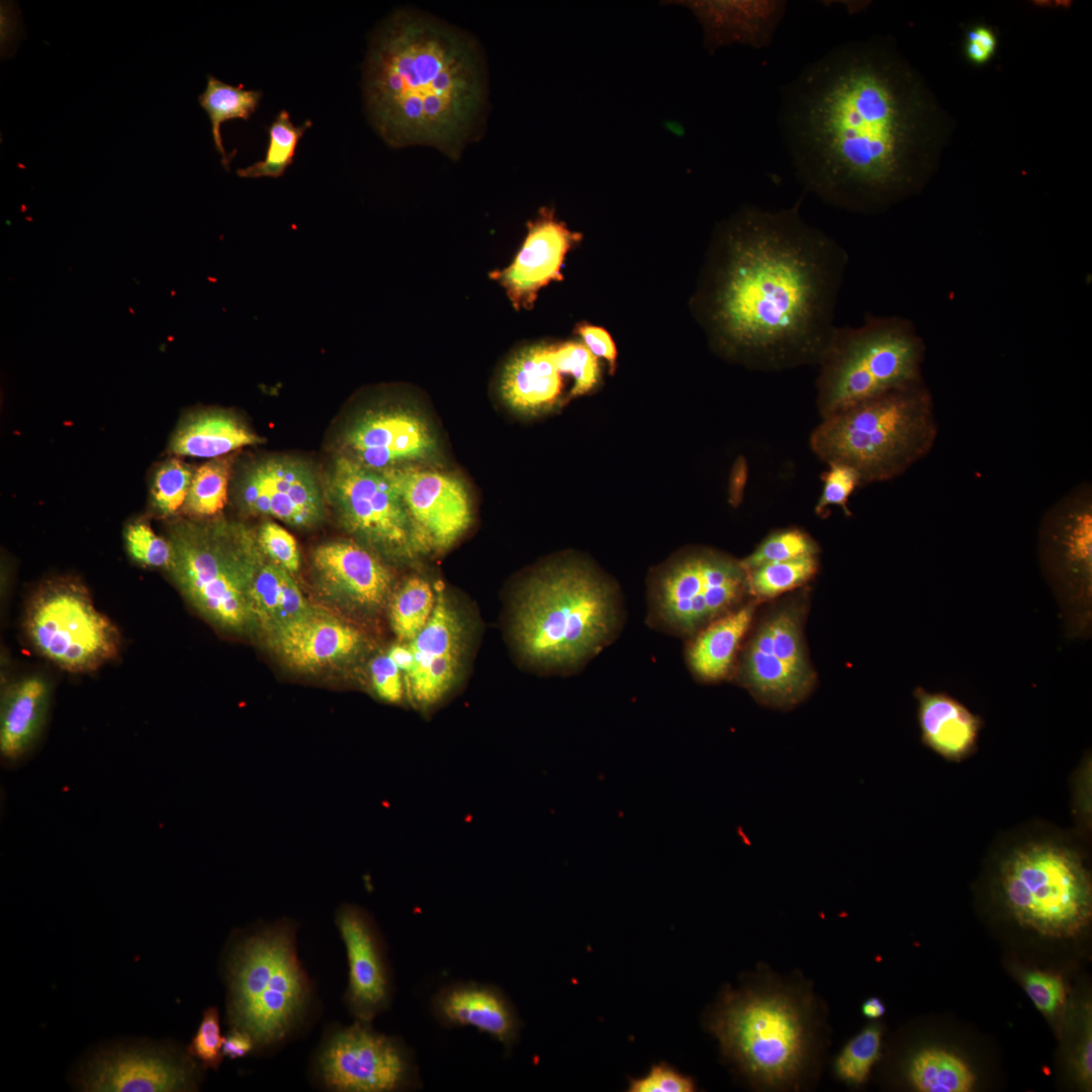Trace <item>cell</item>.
<instances>
[{
    "label": "cell",
    "instance_id": "6da1fadb",
    "mask_svg": "<svg viewBox=\"0 0 1092 1092\" xmlns=\"http://www.w3.org/2000/svg\"><path fill=\"white\" fill-rule=\"evenodd\" d=\"M778 126L803 188L861 213L916 191L941 142L932 94L882 38L837 46L805 66L781 89Z\"/></svg>",
    "mask_w": 1092,
    "mask_h": 1092
},
{
    "label": "cell",
    "instance_id": "7a4b0ae2",
    "mask_svg": "<svg viewBox=\"0 0 1092 1092\" xmlns=\"http://www.w3.org/2000/svg\"><path fill=\"white\" fill-rule=\"evenodd\" d=\"M848 256L797 206L742 207L717 229L694 306L713 346L761 369L818 362Z\"/></svg>",
    "mask_w": 1092,
    "mask_h": 1092
},
{
    "label": "cell",
    "instance_id": "3957f363",
    "mask_svg": "<svg viewBox=\"0 0 1092 1092\" xmlns=\"http://www.w3.org/2000/svg\"><path fill=\"white\" fill-rule=\"evenodd\" d=\"M485 71L467 33L426 12L397 10L375 30L365 60L371 122L391 147L428 145L457 158L483 117Z\"/></svg>",
    "mask_w": 1092,
    "mask_h": 1092
},
{
    "label": "cell",
    "instance_id": "277c9868",
    "mask_svg": "<svg viewBox=\"0 0 1092 1092\" xmlns=\"http://www.w3.org/2000/svg\"><path fill=\"white\" fill-rule=\"evenodd\" d=\"M624 618L615 580L590 560L565 557L524 579L512 606L511 634L531 666L573 671L618 637Z\"/></svg>",
    "mask_w": 1092,
    "mask_h": 1092
},
{
    "label": "cell",
    "instance_id": "5b68a950",
    "mask_svg": "<svg viewBox=\"0 0 1092 1092\" xmlns=\"http://www.w3.org/2000/svg\"><path fill=\"white\" fill-rule=\"evenodd\" d=\"M813 994L765 979L723 992L708 1019L723 1056L754 1086L798 1088L819 1053Z\"/></svg>",
    "mask_w": 1092,
    "mask_h": 1092
},
{
    "label": "cell",
    "instance_id": "8992f818",
    "mask_svg": "<svg viewBox=\"0 0 1092 1092\" xmlns=\"http://www.w3.org/2000/svg\"><path fill=\"white\" fill-rule=\"evenodd\" d=\"M937 434L933 398L920 378L824 418L810 445L827 464H844L870 484L905 473L929 454Z\"/></svg>",
    "mask_w": 1092,
    "mask_h": 1092
},
{
    "label": "cell",
    "instance_id": "52a82bcc",
    "mask_svg": "<svg viewBox=\"0 0 1092 1092\" xmlns=\"http://www.w3.org/2000/svg\"><path fill=\"white\" fill-rule=\"evenodd\" d=\"M166 537L173 550L166 573L206 622L230 634L255 624L250 586L264 558L257 534L218 518L172 522Z\"/></svg>",
    "mask_w": 1092,
    "mask_h": 1092
},
{
    "label": "cell",
    "instance_id": "ba28073f",
    "mask_svg": "<svg viewBox=\"0 0 1092 1092\" xmlns=\"http://www.w3.org/2000/svg\"><path fill=\"white\" fill-rule=\"evenodd\" d=\"M924 355L913 325L899 316H868L858 327H835L818 360L821 416L922 378Z\"/></svg>",
    "mask_w": 1092,
    "mask_h": 1092
},
{
    "label": "cell",
    "instance_id": "9c48e42d",
    "mask_svg": "<svg viewBox=\"0 0 1092 1092\" xmlns=\"http://www.w3.org/2000/svg\"><path fill=\"white\" fill-rule=\"evenodd\" d=\"M229 983L232 1028L249 1033L259 1048L286 1037L310 1001V984L288 926L245 938L231 957Z\"/></svg>",
    "mask_w": 1092,
    "mask_h": 1092
},
{
    "label": "cell",
    "instance_id": "30bf717a",
    "mask_svg": "<svg viewBox=\"0 0 1092 1092\" xmlns=\"http://www.w3.org/2000/svg\"><path fill=\"white\" fill-rule=\"evenodd\" d=\"M1000 886L1013 918L1041 935L1073 937L1090 922V874L1063 844L1030 841L1016 847L1002 862Z\"/></svg>",
    "mask_w": 1092,
    "mask_h": 1092
},
{
    "label": "cell",
    "instance_id": "8fae6325",
    "mask_svg": "<svg viewBox=\"0 0 1092 1092\" xmlns=\"http://www.w3.org/2000/svg\"><path fill=\"white\" fill-rule=\"evenodd\" d=\"M647 624L693 637L739 608L747 589L740 561L704 547L681 549L655 566L647 578Z\"/></svg>",
    "mask_w": 1092,
    "mask_h": 1092
},
{
    "label": "cell",
    "instance_id": "7c38bea8",
    "mask_svg": "<svg viewBox=\"0 0 1092 1092\" xmlns=\"http://www.w3.org/2000/svg\"><path fill=\"white\" fill-rule=\"evenodd\" d=\"M22 629L33 650L71 673L96 671L120 651L117 626L95 607L89 589L73 575L44 579L30 594Z\"/></svg>",
    "mask_w": 1092,
    "mask_h": 1092
},
{
    "label": "cell",
    "instance_id": "4fadbf2b",
    "mask_svg": "<svg viewBox=\"0 0 1092 1092\" xmlns=\"http://www.w3.org/2000/svg\"><path fill=\"white\" fill-rule=\"evenodd\" d=\"M1040 568L1060 605L1067 632L1090 636L1092 599V487L1082 482L1042 516Z\"/></svg>",
    "mask_w": 1092,
    "mask_h": 1092
},
{
    "label": "cell",
    "instance_id": "5bb4252c",
    "mask_svg": "<svg viewBox=\"0 0 1092 1092\" xmlns=\"http://www.w3.org/2000/svg\"><path fill=\"white\" fill-rule=\"evenodd\" d=\"M328 495L344 528L385 554L412 557L425 545L396 490L381 471L338 457Z\"/></svg>",
    "mask_w": 1092,
    "mask_h": 1092
},
{
    "label": "cell",
    "instance_id": "9a60e30c",
    "mask_svg": "<svg viewBox=\"0 0 1092 1092\" xmlns=\"http://www.w3.org/2000/svg\"><path fill=\"white\" fill-rule=\"evenodd\" d=\"M316 1068L323 1084L338 1092H391L418 1081L410 1051L369 1022L333 1031L320 1050Z\"/></svg>",
    "mask_w": 1092,
    "mask_h": 1092
},
{
    "label": "cell",
    "instance_id": "2e32d148",
    "mask_svg": "<svg viewBox=\"0 0 1092 1092\" xmlns=\"http://www.w3.org/2000/svg\"><path fill=\"white\" fill-rule=\"evenodd\" d=\"M801 614L794 606L768 616L758 626L741 661V679L771 706L789 707L811 691L815 677L803 645Z\"/></svg>",
    "mask_w": 1092,
    "mask_h": 1092
},
{
    "label": "cell",
    "instance_id": "e0dca14e",
    "mask_svg": "<svg viewBox=\"0 0 1092 1092\" xmlns=\"http://www.w3.org/2000/svg\"><path fill=\"white\" fill-rule=\"evenodd\" d=\"M83 1091H189L197 1070L190 1056L152 1044L100 1050L79 1072Z\"/></svg>",
    "mask_w": 1092,
    "mask_h": 1092
},
{
    "label": "cell",
    "instance_id": "ac0fdd59",
    "mask_svg": "<svg viewBox=\"0 0 1092 1092\" xmlns=\"http://www.w3.org/2000/svg\"><path fill=\"white\" fill-rule=\"evenodd\" d=\"M241 506L248 512L309 528L325 517L322 488L311 467L290 457H271L247 468L238 484Z\"/></svg>",
    "mask_w": 1092,
    "mask_h": 1092
},
{
    "label": "cell",
    "instance_id": "d6986e66",
    "mask_svg": "<svg viewBox=\"0 0 1092 1092\" xmlns=\"http://www.w3.org/2000/svg\"><path fill=\"white\" fill-rule=\"evenodd\" d=\"M381 472L400 496L426 548L448 549L469 527L470 500L458 478L408 465Z\"/></svg>",
    "mask_w": 1092,
    "mask_h": 1092
},
{
    "label": "cell",
    "instance_id": "ffe728a7",
    "mask_svg": "<svg viewBox=\"0 0 1092 1092\" xmlns=\"http://www.w3.org/2000/svg\"><path fill=\"white\" fill-rule=\"evenodd\" d=\"M581 239L580 233L556 217L554 208L541 207L528 221L526 238L513 262L491 271L489 277L505 289L516 310H530L542 287L563 279L565 256Z\"/></svg>",
    "mask_w": 1092,
    "mask_h": 1092
},
{
    "label": "cell",
    "instance_id": "44dd1931",
    "mask_svg": "<svg viewBox=\"0 0 1092 1092\" xmlns=\"http://www.w3.org/2000/svg\"><path fill=\"white\" fill-rule=\"evenodd\" d=\"M462 631L458 615L438 589L430 620L408 642L414 661L406 674L407 690L418 709H432L452 689L460 667Z\"/></svg>",
    "mask_w": 1092,
    "mask_h": 1092
},
{
    "label": "cell",
    "instance_id": "7402d4cb",
    "mask_svg": "<svg viewBox=\"0 0 1092 1092\" xmlns=\"http://www.w3.org/2000/svg\"><path fill=\"white\" fill-rule=\"evenodd\" d=\"M345 456L361 465L382 471L427 457L433 437L416 414L405 410L370 411L346 432Z\"/></svg>",
    "mask_w": 1092,
    "mask_h": 1092
},
{
    "label": "cell",
    "instance_id": "603a6c76",
    "mask_svg": "<svg viewBox=\"0 0 1092 1092\" xmlns=\"http://www.w3.org/2000/svg\"><path fill=\"white\" fill-rule=\"evenodd\" d=\"M312 566L322 592L344 608L376 611L390 593L389 570L355 542L333 541L317 546L312 554Z\"/></svg>",
    "mask_w": 1092,
    "mask_h": 1092
},
{
    "label": "cell",
    "instance_id": "cb8c5ba5",
    "mask_svg": "<svg viewBox=\"0 0 1092 1092\" xmlns=\"http://www.w3.org/2000/svg\"><path fill=\"white\" fill-rule=\"evenodd\" d=\"M566 383L573 390L559 342H538L519 348L509 357L498 386L510 408L521 415L536 416L570 400Z\"/></svg>",
    "mask_w": 1092,
    "mask_h": 1092
},
{
    "label": "cell",
    "instance_id": "d4e9b609",
    "mask_svg": "<svg viewBox=\"0 0 1092 1092\" xmlns=\"http://www.w3.org/2000/svg\"><path fill=\"white\" fill-rule=\"evenodd\" d=\"M336 923L348 957L346 1002L357 1020L370 1022L388 1006L391 996L380 937L367 914L353 906L342 908Z\"/></svg>",
    "mask_w": 1092,
    "mask_h": 1092
},
{
    "label": "cell",
    "instance_id": "484cf974",
    "mask_svg": "<svg viewBox=\"0 0 1092 1092\" xmlns=\"http://www.w3.org/2000/svg\"><path fill=\"white\" fill-rule=\"evenodd\" d=\"M435 1018L445 1027L471 1026L510 1050L520 1031L512 1002L497 987L461 982L442 988L432 999Z\"/></svg>",
    "mask_w": 1092,
    "mask_h": 1092
},
{
    "label": "cell",
    "instance_id": "4316f807",
    "mask_svg": "<svg viewBox=\"0 0 1092 1092\" xmlns=\"http://www.w3.org/2000/svg\"><path fill=\"white\" fill-rule=\"evenodd\" d=\"M270 637L282 659L299 670H314L343 661L355 655L363 643L357 629L314 611Z\"/></svg>",
    "mask_w": 1092,
    "mask_h": 1092
},
{
    "label": "cell",
    "instance_id": "83f0119b",
    "mask_svg": "<svg viewBox=\"0 0 1092 1092\" xmlns=\"http://www.w3.org/2000/svg\"><path fill=\"white\" fill-rule=\"evenodd\" d=\"M917 717L922 742L942 757L960 761L977 748L982 719L944 692L917 687Z\"/></svg>",
    "mask_w": 1092,
    "mask_h": 1092
},
{
    "label": "cell",
    "instance_id": "f1b7e54d",
    "mask_svg": "<svg viewBox=\"0 0 1092 1092\" xmlns=\"http://www.w3.org/2000/svg\"><path fill=\"white\" fill-rule=\"evenodd\" d=\"M50 681L29 674L7 685L1 696L0 750L15 761L35 745L43 729L51 701Z\"/></svg>",
    "mask_w": 1092,
    "mask_h": 1092
},
{
    "label": "cell",
    "instance_id": "f546056e",
    "mask_svg": "<svg viewBox=\"0 0 1092 1092\" xmlns=\"http://www.w3.org/2000/svg\"><path fill=\"white\" fill-rule=\"evenodd\" d=\"M693 6L713 49L731 41L756 49L769 46L787 8L784 1H707Z\"/></svg>",
    "mask_w": 1092,
    "mask_h": 1092
},
{
    "label": "cell",
    "instance_id": "4dcf8cb0",
    "mask_svg": "<svg viewBox=\"0 0 1092 1092\" xmlns=\"http://www.w3.org/2000/svg\"><path fill=\"white\" fill-rule=\"evenodd\" d=\"M263 442V438L232 413L205 410L189 416L179 425L169 448L175 455L213 459Z\"/></svg>",
    "mask_w": 1092,
    "mask_h": 1092
},
{
    "label": "cell",
    "instance_id": "1f68e13d",
    "mask_svg": "<svg viewBox=\"0 0 1092 1092\" xmlns=\"http://www.w3.org/2000/svg\"><path fill=\"white\" fill-rule=\"evenodd\" d=\"M753 612L752 604L739 607L693 636L687 658L698 678L718 681L728 675L740 642L750 627Z\"/></svg>",
    "mask_w": 1092,
    "mask_h": 1092
},
{
    "label": "cell",
    "instance_id": "d6a6232c",
    "mask_svg": "<svg viewBox=\"0 0 1092 1092\" xmlns=\"http://www.w3.org/2000/svg\"><path fill=\"white\" fill-rule=\"evenodd\" d=\"M255 624L270 634L313 611L290 572L265 555L250 586Z\"/></svg>",
    "mask_w": 1092,
    "mask_h": 1092
},
{
    "label": "cell",
    "instance_id": "836d02e7",
    "mask_svg": "<svg viewBox=\"0 0 1092 1092\" xmlns=\"http://www.w3.org/2000/svg\"><path fill=\"white\" fill-rule=\"evenodd\" d=\"M908 1079L921 1092H969L976 1078L956 1055L939 1049L918 1052L908 1065Z\"/></svg>",
    "mask_w": 1092,
    "mask_h": 1092
},
{
    "label": "cell",
    "instance_id": "e575fe53",
    "mask_svg": "<svg viewBox=\"0 0 1092 1092\" xmlns=\"http://www.w3.org/2000/svg\"><path fill=\"white\" fill-rule=\"evenodd\" d=\"M261 98L262 92L259 90H246L242 85L234 86L211 75L207 77L205 90L198 96V102L210 119L213 144L226 170L230 157L223 147L220 125L231 119L248 120L257 110Z\"/></svg>",
    "mask_w": 1092,
    "mask_h": 1092
},
{
    "label": "cell",
    "instance_id": "d590c367",
    "mask_svg": "<svg viewBox=\"0 0 1092 1092\" xmlns=\"http://www.w3.org/2000/svg\"><path fill=\"white\" fill-rule=\"evenodd\" d=\"M435 603L436 593L426 579H406L390 604V624L396 637L400 641L414 640L430 620Z\"/></svg>",
    "mask_w": 1092,
    "mask_h": 1092
},
{
    "label": "cell",
    "instance_id": "8d00e7d4",
    "mask_svg": "<svg viewBox=\"0 0 1092 1092\" xmlns=\"http://www.w3.org/2000/svg\"><path fill=\"white\" fill-rule=\"evenodd\" d=\"M310 126V120H306L301 125H295L287 110L279 111L267 127L268 147L264 159L246 168L238 169V176L281 177L292 164L299 140Z\"/></svg>",
    "mask_w": 1092,
    "mask_h": 1092
},
{
    "label": "cell",
    "instance_id": "74e56055",
    "mask_svg": "<svg viewBox=\"0 0 1092 1092\" xmlns=\"http://www.w3.org/2000/svg\"><path fill=\"white\" fill-rule=\"evenodd\" d=\"M232 465L233 459L223 456L202 464L193 473L184 512L195 518L217 515L228 500Z\"/></svg>",
    "mask_w": 1092,
    "mask_h": 1092
},
{
    "label": "cell",
    "instance_id": "f35d334b",
    "mask_svg": "<svg viewBox=\"0 0 1092 1092\" xmlns=\"http://www.w3.org/2000/svg\"><path fill=\"white\" fill-rule=\"evenodd\" d=\"M817 567L816 555L763 564L746 571L747 589L759 599L774 598L808 581Z\"/></svg>",
    "mask_w": 1092,
    "mask_h": 1092
},
{
    "label": "cell",
    "instance_id": "ab89813d",
    "mask_svg": "<svg viewBox=\"0 0 1092 1092\" xmlns=\"http://www.w3.org/2000/svg\"><path fill=\"white\" fill-rule=\"evenodd\" d=\"M881 1050V1027L877 1024L864 1027L836 1056L833 1063L836 1077L849 1086L861 1085L879 1060Z\"/></svg>",
    "mask_w": 1092,
    "mask_h": 1092
},
{
    "label": "cell",
    "instance_id": "60d3db41",
    "mask_svg": "<svg viewBox=\"0 0 1092 1092\" xmlns=\"http://www.w3.org/2000/svg\"><path fill=\"white\" fill-rule=\"evenodd\" d=\"M193 473L188 464L175 458L157 467L152 480L151 499L159 516L170 517L183 508Z\"/></svg>",
    "mask_w": 1092,
    "mask_h": 1092
},
{
    "label": "cell",
    "instance_id": "b9f144b4",
    "mask_svg": "<svg viewBox=\"0 0 1092 1092\" xmlns=\"http://www.w3.org/2000/svg\"><path fill=\"white\" fill-rule=\"evenodd\" d=\"M818 547L806 533L790 529L769 535L746 558L740 560L748 571L757 566L816 555Z\"/></svg>",
    "mask_w": 1092,
    "mask_h": 1092
},
{
    "label": "cell",
    "instance_id": "7bdbcfd3",
    "mask_svg": "<svg viewBox=\"0 0 1092 1092\" xmlns=\"http://www.w3.org/2000/svg\"><path fill=\"white\" fill-rule=\"evenodd\" d=\"M123 538L125 550L136 564L165 572L169 568L172 546L166 536L158 535L147 522L136 520L127 524Z\"/></svg>",
    "mask_w": 1092,
    "mask_h": 1092
},
{
    "label": "cell",
    "instance_id": "ee69618b",
    "mask_svg": "<svg viewBox=\"0 0 1092 1092\" xmlns=\"http://www.w3.org/2000/svg\"><path fill=\"white\" fill-rule=\"evenodd\" d=\"M224 1037L220 1035L219 1014L215 1007L203 1012L201 1022L192 1037L187 1054L199 1060L203 1069L217 1070L222 1062Z\"/></svg>",
    "mask_w": 1092,
    "mask_h": 1092
},
{
    "label": "cell",
    "instance_id": "f6af8a7d",
    "mask_svg": "<svg viewBox=\"0 0 1092 1092\" xmlns=\"http://www.w3.org/2000/svg\"><path fill=\"white\" fill-rule=\"evenodd\" d=\"M257 540L264 555L290 573L300 566V553L294 537L280 525L267 521L262 524Z\"/></svg>",
    "mask_w": 1092,
    "mask_h": 1092
},
{
    "label": "cell",
    "instance_id": "bcb514c9",
    "mask_svg": "<svg viewBox=\"0 0 1092 1092\" xmlns=\"http://www.w3.org/2000/svg\"><path fill=\"white\" fill-rule=\"evenodd\" d=\"M828 465L829 469L821 477L823 488L815 511L818 515H822L826 514L829 507L838 506L849 516L847 502L855 487L860 485L858 475L852 468L844 464L831 463Z\"/></svg>",
    "mask_w": 1092,
    "mask_h": 1092
},
{
    "label": "cell",
    "instance_id": "7dc6e473",
    "mask_svg": "<svg viewBox=\"0 0 1092 1092\" xmlns=\"http://www.w3.org/2000/svg\"><path fill=\"white\" fill-rule=\"evenodd\" d=\"M1023 986L1036 1008L1045 1015H1055L1066 1002V988L1057 975L1031 971L1024 975Z\"/></svg>",
    "mask_w": 1092,
    "mask_h": 1092
},
{
    "label": "cell",
    "instance_id": "c3c4849f",
    "mask_svg": "<svg viewBox=\"0 0 1092 1092\" xmlns=\"http://www.w3.org/2000/svg\"><path fill=\"white\" fill-rule=\"evenodd\" d=\"M694 1081L666 1065L654 1066L647 1075L630 1082L631 1092H691Z\"/></svg>",
    "mask_w": 1092,
    "mask_h": 1092
},
{
    "label": "cell",
    "instance_id": "681fc988",
    "mask_svg": "<svg viewBox=\"0 0 1092 1092\" xmlns=\"http://www.w3.org/2000/svg\"><path fill=\"white\" fill-rule=\"evenodd\" d=\"M370 677L378 698L391 704L401 701L403 686L400 670L387 654L373 658L370 663Z\"/></svg>",
    "mask_w": 1092,
    "mask_h": 1092
},
{
    "label": "cell",
    "instance_id": "f907efd6",
    "mask_svg": "<svg viewBox=\"0 0 1092 1092\" xmlns=\"http://www.w3.org/2000/svg\"><path fill=\"white\" fill-rule=\"evenodd\" d=\"M998 37L993 28L977 24L969 28L965 38V55L969 62L982 66L990 62L996 54Z\"/></svg>",
    "mask_w": 1092,
    "mask_h": 1092
},
{
    "label": "cell",
    "instance_id": "816d5d0a",
    "mask_svg": "<svg viewBox=\"0 0 1092 1092\" xmlns=\"http://www.w3.org/2000/svg\"><path fill=\"white\" fill-rule=\"evenodd\" d=\"M575 334L595 357L608 362L610 372L614 373L617 349L611 335L604 328L588 324H579L575 328Z\"/></svg>",
    "mask_w": 1092,
    "mask_h": 1092
},
{
    "label": "cell",
    "instance_id": "f5cc1de1",
    "mask_svg": "<svg viewBox=\"0 0 1092 1092\" xmlns=\"http://www.w3.org/2000/svg\"><path fill=\"white\" fill-rule=\"evenodd\" d=\"M254 1045L255 1041L249 1033L238 1028H232L231 1032L224 1037L222 1054L230 1059L242 1058L248 1055Z\"/></svg>",
    "mask_w": 1092,
    "mask_h": 1092
},
{
    "label": "cell",
    "instance_id": "db71d44e",
    "mask_svg": "<svg viewBox=\"0 0 1092 1092\" xmlns=\"http://www.w3.org/2000/svg\"><path fill=\"white\" fill-rule=\"evenodd\" d=\"M1090 1023L1091 1022H1089L1088 1028L1086 1029L1084 1040H1083V1042L1081 1044V1048H1080V1051H1079V1054H1078V1062H1077L1078 1072L1080 1074V1077L1087 1085H1088V1083L1089 1084L1091 1083V1079H1092V1065H1091L1092 1064L1091 1063L1092 1037H1091V1024Z\"/></svg>",
    "mask_w": 1092,
    "mask_h": 1092
},
{
    "label": "cell",
    "instance_id": "11a10c76",
    "mask_svg": "<svg viewBox=\"0 0 1092 1092\" xmlns=\"http://www.w3.org/2000/svg\"><path fill=\"white\" fill-rule=\"evenodd\" d=\"M386 654L400 671L405 672V675L410 672L413 666L414 656L408 644H394L389 648Z\"/></svg>",
    "mask_w": 1092,
    "mask_h": 1092
},
{
    "label": "cell",
    "instance_id": "9f6ffc18",
    "mask_svg": "<svg viewBox=\"0 0 1092 1092\" xmlns=\"http://www.w3.org/2000/svg\"><path fill=\"white\" fill-rule=\"evenodd\" d=\"M886 1012L885 1004L878 997L868 998L861 1005V1013L870 1019H878Z\"/></svg>",
    "mask_w": 1092,
    "mask_h": 1092
}]
</instances>
